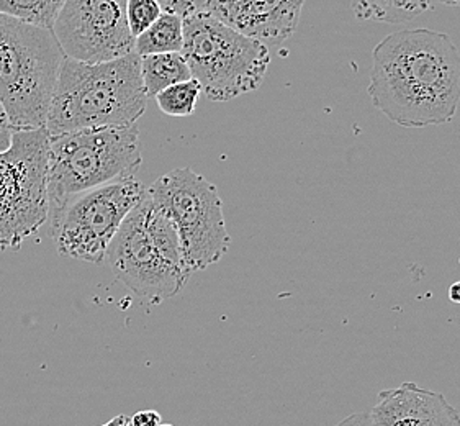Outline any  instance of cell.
<instances>
[{"label":"cell","mask_w":460,"mask_h":426,"mask_svg":"<svg viewBox=\"0 0 460 426\" xmlns=\"http://www.w3.org/2000/svg\"><path fill=\"white\" fill-rule=\"evenodd\" d=\"M157 426H172V425H169V423H166V425H164V423H161V425H157Z\"/></svg>","instance_id":"4316f807"},{"label":"cell","mask_w":460,"mask_h":426,"mask_svg":"<svg viewBox=\"0 0 460 426\" xmlns=\"http://www.w3.org/2000/svg\"><path fill=\"white\" fill-rule=\"evenodd\" d=\"M441 4H447V5H459L460 0H438Z\"/></svg>","instance_id":"d4e9b609"},{"label":"cell","mask_w":460,"mask_h":426,"mask_svg":"<svg viewBox=\"0 0 460 426\" xmlns=\"http://www.w3.org/2000/svg\"><path fill=\"white\" fill-rule=\"evenodd\" d=\"M192 79L213 102L256 91L270 65L269 48L221 23L208 12L184 19V47Z\"/></svg>","instance_id":"8992f818"},{"label":"cell","mask_w":460,"mask_h":426,"mask_svg":"<svg viewBox=\"0 0 460 426\" xmlns=\"http://www.w3.org/2000/svg\"><path fill=\"white\" fill-rule=\"evenodd\" d=\"M163 13V5L157 0H128L127 20L133 38L139 37L151 27Z\"/></svg>","instance_id":"ac0fdd59"},{"label":"cell","mask_w":460,"mask_h":426,"mask_svg":"<svg viewBox=\"0 0 460 426\" xmlns=\"http://www.w3.org/2000/svg\"><path fill=\"white\" fill-rule=\"evenodd\" d=\"M141 77L147 99H155L167 87L192 79V73L182 53H163L141 58Z\"/></svg>","instance_id":"4fadbf2b"},{"label":"cell","mask_w":460,"mask_h":426,"mask_svg":"<svg viewBox=\"0 0 460 426\" xmlns=\"http://www.w3.org/2000/svg\"><path fill=\"white\" fill-rule=\"evenodd\" d=\"M128 420L129 418L127 415H117V417L111 418V422H107V423L101 426H123Z\"/></svg>","instance_id":"603a6c76"},{"label":"cell","mask_w":460,"mask_h":426,"mask_svg":"<svg viewBox=\"0 0 460 426\" xmlns=\"http://www.w3.org/2000/svg\"><path fill=\"white\" fill-rule=\"evenodd\" d=\"M105 260L125 288L153 306L177 296L190 278L174 222L147 191L121 223Z\"/></svg>","instance_id":"3957f363"},{"label":"cell","mask_w":460,"mask_h":426,"mask_svg":"<svg viewBox=\"0 0 460 426\" xmlns=\"http://www.w3.org/2000/svg\"><path fill=\"white\" fill-rule=\"evenodd\" d=\"M336 426H378L376 420L370 415V412H359V413H352L349 417L341 420Z\"/></svg>","instance_id":"7402d4cb"},{"label":"cell","mask_w":460,"mask_h":426,"mask_svg":"<svg viewBox=\"0 0 460 426\" xmlns=\"http://www.w3.org/2000/svg\"><path fill=\"white\" fill-rule=\"evenodd\" d=\"M141 163L137 125L87 129L49 137L48 222L74 197L135 176Z\"/></svg>","instance_id":"5b68a950"},{"label":"cell","mask_w":460,"mask_h":426,"mask_svg":"<svg viewBox=\"0 0 460 426\" xmlns=\"http://www.w3.org/2000/svg\"><path fill=\"white\" fill-rule=\"evenodd\" d=\"M202 87L195 79L174 84L157 93V107L169 117H190L194 115L197 102L200 99Z\"/></svg>","instance_id":"e0dca14e"},{"label":"cell","mask_w":460,"mask_h":426,"mask_svg":"<svg viewBox=\"0 0 460 426\" xmlns=\"http://www.w3.org/2000/svg\"><path fill=\"white\" fill-rule=\"evenodd\" d=\"M65 58L53 30L0 13V102L13 130L45 129Z\"/></svg>","instance_id":"277c9868"},{"label":"cell","mask_w":460,"mask_h":426,"mask_svg":"<svg viewBox=\"0 0 460 426\" xmlns=\"http://www.w3.org/2000/svg\"><path fill=\"white\" fill-rule=\"evenodd\" d=\"M306 0H208L207 10L221 23L264 45L294 37Z\"/></svg>","instance_id":"8fae6325"},{"label":"cell","mask_w":460,"mask_h":426,"mask_svg":"<svg viewBox=\"0 0 460 426\" xmlns=\"http://www.w3.org/2000/svg\"><path fill=\"white\" fill-rule=\"evenodd\" d=\"M66 0H0V13L28 25L53 30Z\"/></svg>","instance_id":"2e32d148"},{"label":"cell","mask_w":460,"mask_h":426,"mask_svg":"<svg viewBox=\"0 0 460 426\" xmlns=\"http://www.w3.org/2000/svg\"><path fill=\"white\" fill-rule=\"evenodd\" d=\"M145 195V184L131 176L74 197L49 220L56 250L65 258L99 264L121 223Z\"/></svg>","instance_id":"9c48e42d"},{"label":"cell","mask_w":460,"mask_h":426,"mask_svg":"<svg viewBox=\"0 0 460 426\" xmlns=\"http://www.w3.org/2000/svg\"><path fill=\"white\" fill-rule=\"evenodd\" d=\"M431 9V0H352V12L360 20L403 23Z\"/></svg>","instance_id":"9a60e30c"},{"label":"cell","mask_w":460,"mask_h":426,"mask_svg":"<svg viewBox=\"0 0 460 426\" xmlns=\"http://www.w3.org/2000/svg\"><path fill=\"white\" fill-rule=\"evenodd\" d=\"M207 4H208V0H167L164 10L172 12L175 15L185 19V17L205 12Z\"/></svg>","instance_id":"d6986e66"},{"label":"cell","mask_w":460,"mask_h":426,"mask_svg":"<svg viewBox=\"0 0 460 426\" xmlns=\"http://www.w3.org/2000/svg\"><path fill=\"white\" fill-rule=\"evenodd\" d=\"M370 415L378 426H460V413L439 392L403 382L384 390Z\"/></svg>","instance_id":"7c38bea8"},{"label":"cell","mask_w":460,"mask_h":426,"mask_svg":"<svg viewBox=\"0 0 460 426\" xmlns=\"http://www.w3.org/2000/svg\"><path fill=\"white\" fill-rule=\"evenodd\" d=\"M182 47L184 19L172 12L163 10L161 17L145 33L135 38L133 53H137L139 58L163 53H182Z\"/></svg>","instance_id":"5bb4252c"},{"label":"cell","mask_w":460,"mask_h":426,"mask_svg":"<svg viewBox=\"0 0 460 426\" xmlns=\"http://www.w3.org/2000/svg\"><path fill=\"white\" fill-rule=\"evenodd\" d=\"M449 297H451L452 302L460 304V282L452 284L451 288H449Z\"/></svg>","instance_id":"cb8c5ba5"},{"label":"cell","mask_w":460,"mask_h":426,"mask_svg":"<svg viewBox=\"0 0 460 426\" xmlns=\"http://www.w3.org/2000/svg\"><path fill=\"white\" fill-rule=\"evenodd\" d=\"M146 107L137 53L105 63L65 58L45 129L49 137L87 129H125L137 125Z\"/></svg>","instance_id":"7a4b0ae2"},{"label":"cell","mask_w":460,"mask_h":426,"mask_svg":"<svg viewBox=\"0 0 460 426\" xmlns=\"http://www.w3.org/2000/svg\"><path fill=\"white\" fill-rule=\"evenodd\" d=\"M123 426H131V425H129V420H128V422H127V423H125V425H123Z\"/></svg>","instance_id":"83f0119b"},{"label":"cell","mask_w":460,"mask_h":426,"mask_svg":"<svg viewBox=\"0 0 460 426\" xmlns=\"http://www.w3.org/2000/svg\"><path fill=\"white\" fill-rule=\"evenodd\" d=\"M157 2H159V4H161V5H163V7H164V5H166L167 0H157Z\"/></svg>","instance_id":"484cf974"},{"label":"cell","mask_w":460,"mask_h":426,"mask_svg":"<svg viewBox=\"0 0 460 426\" xmlns=\"http://www.w3.org/2000/svg\"><path fill=\"white\" fill-rule=\"evenodd\" d=\"M13 127L10 125L7 111L0 102V153L7 151L12 145V137H13Z\"/></svg>","instance_id":"ffe728a7"},{"label":"cell","mask_w":460,"mask_h":426,"mask_svg":"<svg viewBox=\"0 0 460 426\" xmlns=\"http://www.w3.org/2000/svg\"><path fill=\"white\" fill-rule=\"evenodd\" d=\"M370 101L405 129L447 123L460 102V53L454 40L429 28L388 35L372 53Z\"/></svg>","instance_id":"6da1fadb"},{"label":"cell","mask_w":460,"mask_h":426,"mask_svg":"<svg viewBox=\"0 0 460 426\" xmlns=\"http://www.w3.org/2000/svg\"><path fill=\"white\" fill-rule=\"evenodd\" d=\"M47 129L13 131L0 153V248L19 250L48 222Z\"/></svg>","instance_id":"ba28073f"},{"label":"cell","mask_w":460,"mask_h":426,"mask_svg":"<svg viewBox=\"0 0 460 426\" xmlns=\"http://www.w3.org/2000/svg\"><path fill=\"white\" fill-rule=\"evenodd\" d=\"M163 423L161 413L156 410H141L129 418L131 426H157Z\"/></svg>","instance_id":"44dd1931"},{"label":"cell","mask_w":460,"mask_h":426,"mask_svg":"<svg viewBox=\"0 0 460 426\" xmlns=\"http://www.w3.org/2000/svg\"><path fill=\"white\" fill-rule=\"evenodd\" d=\"M128 0H66L53 27L66 58L105 63L133 53Z\"/></svg>","instance_id":"30bf717a"},{"label":"cell","mask_w":460,"mask_h":426,"mask_svg":"<svg viewBox=\"0 0 460 426\" xmlns=\"http://www.w3.org/2000/svg\"><path fill=\"white\" fill-rule=\"evenodd\" d=\"M147 197L174 222L190 274L205 271L228 253L226 230L218 189L190 167H179L147 187Z\"/></svg>","instance_id":"52a82bcc"}]
</instances>
